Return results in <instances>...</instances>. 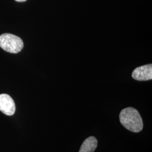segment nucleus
<instances>
[{
	"instance_id": "39448f33",
	"label": "nucleus",
	"mask_w": 152,
	"mask_h": 152,
	"mask_svg": "<svg viewBox=\"0 0 152 152\" xmlns=\"http://www.w3.org/2000/svg\"><path fill=\"white\" fill-rule=\"evenodd\" d=\"M97 146V139L94 136H90L83 141L79 152H94Z\"/></svg>"
},
{
	"instance_id": "f03ea898",
	"label": "nucleus",
	"mask_w": 152,
	"mask_h": 152,
	"mask_svg": "<svg viewBox=\"0 0 152 152\" xmlns=\"http://www.w3.org/2000/svg\"><path fill=\"white\" fill-rule=\"evenodd\" d=\"M0 47L6 51L16 54L24 47L21 38L10 33H4L0 36Z\"/></svg>"
},
{
	"instance_id": "423d86ee",
	"label": "nucleus",
	"mask_w": 152,
	"mask_h": 152,
	"mask_svg": "<svg viewBox=\"0 0 152 152\" xmlns=\"http://www.w3.org/2000/svg\"><path fill=\"white\" fill-rule=\"evenodd\" d=\"M17 2H24L26 1L27 0H15Z\"/></svg>"
},
{
	"instance_id": "f257e3e1",
	"label": "nucleus",
	"mask_w": 152,
	"mask_h": 152,
	"mask_svg": "<svg viewBox=\"0 0 152 152\" xmlns=\"http://www.w3.org/2000/svg\"><path fill=\"white\" fill-rule=\"evenodd\" d=\"M120 121L124 127L132 132H139L142 130V120L136 109L128 107L123 109L120 113Z\"/></svg>"
},
{
	"instance_id": "7ed1b4c3",
	"label": "nucleus",
	"mask_w": 152,
	"mask_h": 152,
	"mask_svg": "<svg viewBox=\"0 0 152 152\" xmlns=\"http://www.w3.org/2000/svg\"><path fill=\"white\" fill-rule=\"evenodd\" d=\"M15 104L14 100L7 94L0 95V111L3 113L11 116L15 113Z\"/></svg>"
},
{
	"instance_id": "20e7f679",
	"label": "nucleus",
	"mask_w": 152,
	"mask_h": 152,
	"mask_svg": "<svg viewBox=\"0 0 152 152\" xmlns=\"http://www.w3.org/2000/svg\"><path fill=\"white\" fill-rule=\"evenodd\" d=\"M132 77L137 81H145L152 79V65L147 64L137 67L133 71Z\"/></svg>"
}]
</instances>
